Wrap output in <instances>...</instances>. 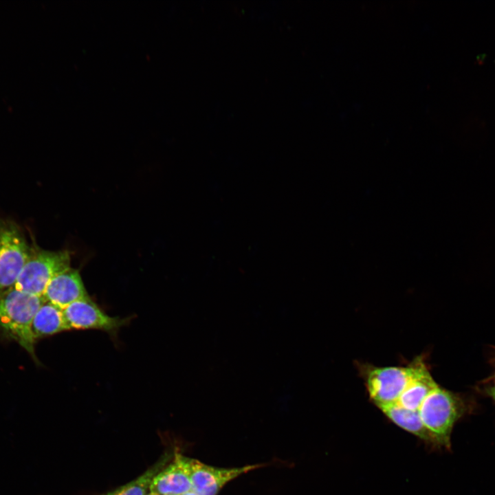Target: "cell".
Listing matches in <instances>:
<instances>
[{
  "mask_svg": "<svg viewBox=\"0 0 495 495\" xmlns=\"http://www.w3.org/2000/svg\"><path fill=\"white\" fill-rule=\"evenodd\" d=\"M473 401L439 384L426 397L418 412L430 440L431 449L450 451L451 437L456 424L472 413Z\"/></svg>",
  "mask_w": 495,
  "mask_h": 495,
  "instance_id": "1",
  "label": "cell"
},
{
  "mask_svg": "<svg viewBox=\"0 0 495 495\" xmlns=\"http://www.w3.org/2000/svg\"><path fill=\"white\" fill-rule=\"evenodd\" d=\"M45 301L43 297L14 287L0 292V333L17 342L40 364L34 350L36 340L32 331L33 318Z\"/></svg>",
  "mask_w": 495,
  "mask_h": 495,
  "instance_id": "2",
  "label": "cell"
},
{
  "mask_svg": "<svg viewBox=\"0 0 495 495\" xmlns=\"http://www.w3.org/2000/svg\"><path fill=\"white\" fill-rule=\"evenodd\" d=\"M71 255L67 250L50 251L31 245L29 258L14 287L43 297L50 280L70 266Z\"/></svg>",
  "mask_w": 495,
  "mask_h": 495,
  "instance_id": "3",
  "label": "cell"
},
{
  "mask_svg": "<svg viewBox=\"0 0 495 495\" xmlns=\"http://www.w3.org/2000/svg\"><path fill=\"white\" fill-rule=\"evenodd\" d=\"M30 250L21 228L0 217V292L14 287Z\"/></svg>",
  "mask_w": 495,
  "mask_h": 495,
  "instance_id": "4",
  "label": "cell"
},
{
  "mask_svg": "<svg viewBox=\"0 0 495 495\" xmlns=\"http://www.w3.org/2000/svg\"><path fill=\"white\" fill-rule=\"evenodd\" d=\"M63 314L69 330H100L111 336L116 335L130 320L109 316L90 297L69 305L63 309Z\"/></svg>",
  "mask_w": 495,
  "mask_h": 495,
  "instance_id": "5",
  "label": "cell"
},
{
  "mask_svg": "<svg viewBox=\"0 0 495 495\" xmlns=\"http://www.w3.org/2000/svg\"><path fill=\"white\" fill-rule=\"evenodd\" d=\"M263 466L265 464L261 463L239 468H217L190 458L192 490L199 495H217L230 481L241 474Z\"/></svg>",
  "mask_w": 495,
  "mask_h": 495,
  "instance_id": "6",
  "label": "cell"
},
{
  "mask_svg": "<svg viewBox=\"0 0 495 495\" xmlns=\"http://www.w3.org/2000/svg\"><path fill=\"white\" fill-rule=\"evenodd\" d=\"M190 459L175 452L171 462L153 478L150 492L157 495H182L192 490Z\"/></svg>",
  "mask_w": 495,
  "mask_h": 495,
  "instance_id": "7",
  "label": "cell"
},
{
  "mask_svg": "<svg viewBox=\"0 0 495 495\" xmlns=\"http://www.w3.org/2000/svg\"><path fill=\"white\" fill-rule=\"evenodd\" d=\"M43 297L45 301L64 309L89 296L79 272L69 267L50 280Z\"/></svg>",
  "mask_w": 495,
  "mask_h": 495,
  "instance_id": "8",
  "label": "cell"
},
{
  "mask_svg": "<svg viewBox=\"0 0 495 495\" xmlns=\"http://www.w3.org/2000/svg\"><path fill=\"white\" fill-rule=\"evenodd\" d=\"M68 330L63 309L45 300L36 311L32 324L35 340Z\"/></svg>",
  "mask_w": 495,
  "mask_h": 495,
  "instance_id": "9",
  "label": "cell"
},
{
  "mask_svg": "<svg viewBox=\"0 0 495 495\" xmlns=\"http://www.w3.org/2000/svg\"><path fill=\"white\" fill-rule=\"evenodd\" d=\"M170 455L165 454L140 476L120 487L102 495H145L148 493L155 476L170 461Z\"/></svg>",
  "mask_w": 495,
  "mask_h": 495,
  "instance_id": "10",
  "label": "cell"
},
{
  "mask_svg": "<svg viewBox=\"0 0 495 495\" xmlns=\"http://www.w3.org/2000/svg\"><path fill=\"white\" fill-rule=\"evenodd\" d=\"M487 395L492 399L495 403V386H491L486 390Z\"/></svg>",
  "mask_w": 495,
  "mask_h": 495,
  "instance_id": "11",
  "label": "cell"
},
{
  "mask_svg": "<svg viewBox=\"0 0 495 495\" xmlns=\"http://www.w3.org/2000/svg\"><path fill=\"white\" fill-rule=\"evenodd\" d=\"M182 495H199V494H197V493H196L195 492H194L193 490H190V491L187 492H186V493H184V494H182Z\"/></svg>",
  "mask_w": 495,
  "mask_h": 495,
  "instance_id": "12",
  "label": "cell"
},
{
  "mask_svg": "<svg viewBox=\"0 0 495 495\" xmlns=\"http://www.w3.org/2000/svg\"><path fill=\"white\" fill-rule=\"evenodd\" d=\"M145 495H157V494H155L150 492L149 493H147V494H145Z\"/></svg>",
  "mask_w": 495,
  "mask_h": 495,
  "instance_id": "13",
  "label": "cell"
},
{
  "mask_svg": "<svg viewBox=\"0 0 495 495\" xmlns=\"http://www.w3.org/2000/svg\"><path fill=\"white\" fill-rule=\"evenodd\" d=\"M494 386H495V372H494Z\"/></svg>",
  "mask_w": 495,
  "mask_h": 495,
  "instance_id": "14",
  "label": "cell"
}]
</instances>
